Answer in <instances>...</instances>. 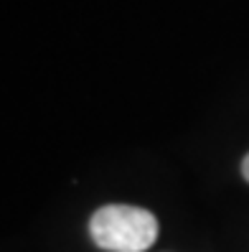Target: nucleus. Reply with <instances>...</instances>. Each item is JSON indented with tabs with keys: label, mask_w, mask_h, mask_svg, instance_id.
<instances>
[{
	"label": "nucleus",
	"mask_w": 249,
	"mask_h": 252,
	"mask_svg": "<svg viewBox=\"0 0 249 252\" xmlns=\"http://www.w3.org/2000/svg\"><path fill=\"white\" fill-rule=\"evenodd\" d=\"M89 234L105 252H145L158 240V219L142 206L107 204L92 214Z\"/></svg>",
	"instance_id": "nucleus-1"
},
{
	"label": "nucleus",
	"mask_w": 249,
	"mask_h": 252,
	"mask_svg": "<svg viewBox=\"0 0 249 252\" xmlns=\"http://www.w3.org/2000/svg\"><path fill=\"white\" fill-rule=\"evenodd\" d=\"M242 176L247 179V184H249V153L244 156V160H242Z\"/></svg>",
	"instance_id": "nucleus-2"
}]
</instances>
